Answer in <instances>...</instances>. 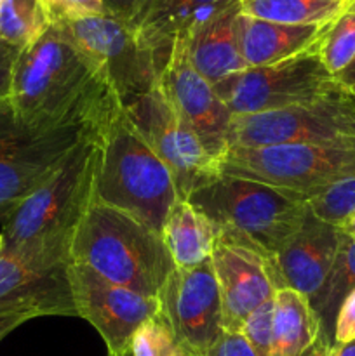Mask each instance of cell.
<instances>
[{"mask_svg": "<svg viewBox=\"0 0 355 356\" xmlns=\"http://www.w3.org/2000/svg\"><path fill=\"white\" fill-rule=\"evenodd\" d=\"M115 97L101 70L59 24L23 49L14 65L9 104L30 127L96 117Z\"/></svg>", "mask_w": 355, "mask_h": 356, "instance_id": "6da1fadb", "label": "cell"}, {"mask_svg": "<svg viewBox=\"0 0 355 356\" xmlns=\"http://www.w3.org/2000/svg\"><path fill=\"white\" fill-rule=\"evenodd\" d=\"M97 146L94 198L145 222L157 233L162 232L171 207L180 198L176 181L134 127L118 97L101 118Z\"/></svg>", "mask_w": 355, "mask_h": 356, "instance_id": "7a4b0ae2", "label": "cell"}, {"mask_svg": "<svg viewBox=\"0 0 355 356\" xmlns=\"http://www.w3.org/2000/svg\"><path fill=\"white\" fill-rule=\"evenodd\" d=\"M72 261L145 298L176 270L160 233L96 198L73 233Z\"/></svg>", "mask_w": 355, "mask_h": 356, "instance_id": "3957f363", "label": "cell"}, {"mask_svg": "<svg viewBox=\"0 0 355 356\" xmlns=\"http://www.w3.org/2000/svg\"><path fill=\"white\" fill-rule=\"evenodd\" d=\"M219 233L275 257L301 228L306 200L270 184L219 174L187 198Z\"/></svg>", "mask_w": 355, "mask_h": 356, "instance_id": "277c9868", "label": "cell"}, {"mask_svg": "<svg viewBox=\"0 0 355 356\" xmlns=\"http://www.w3.org/2000/svg\"><path fill=\"white\" fill-rule=\"evenodd\" d=\"M97 127L70 153L63 165L44 184L3 219L2 249L75 232L94 200L100 160Z\"/></svg>", "mask_w": 355, "mask_h": 356, "instance_id": "5b68a950", "label": "cell"}, {"mask_svg": "<svg viewBox=\"0 0 355 356\" xmlns=\"http://www.w3.org/2000/svg\"><path fill=\"white\" fill-rule=\"evenodd\" d=\"M106 110L54 127H30L14 115L9 101L0 108V221L63 165Z\"/></svg>", "mask_w": 355, "mask_h": 356, "instance_id": "8992f818", "label": "cell"}, {"mask_svg": "<svg viewBox=\"0 0 355 356\" xmlns=\"http://www.w3.org/2000/svg\"><path fill=\"white\" fill-rule=\"evenodd\" d=\"M73 233L0 250V315L77 316L70 285Z\"/></svg>", "mask_w": 355, "mask_h": 356, "instance_id": "52a82bcc", "label": "cell"}, {"mask_svg": "<svg viewBox=\"0 0 355 356\" xmlns=\"http://www.w3.org/2000/svg\"><path fill=\"white\" fill-rule=\"evenodd\" d=\"M219 172L270 184L308 200L331 184L355 177V139L228 148L219 162Z\"/></svg>", "mask_w": 355, "mask_h": 356, "instance_id": "ba28073f", "label": "cell"}, {"mask_svg": "<svg viewBox=\"0 0 355 356\" xmlns=\"http://www.w3.org/2000/svg\"><path fill=\"white\" fill-rule=\"evenodd\" d=\"M355 139V97L338 87L308 103L278 111L233 115L228 148L313 145Z\"/></svg>", "mask_w": 355, "mask_h": 356, "instance_id": "9c48e42d", "label": "cell"}, {"mask_svg": "<svg viewBox=\"0 0 355 356\" xmlns=\"http://www.w3.org/2000/svg\"><path fill=\"white\" fill-rule=\"evenodd\" d=\"M338 87L315 49L287 61L237 72L214 89L232 115H256L308 103Z\"/></svg>", "mask_w": 355, "mask_h": 356, "instance_id": "30bf717a", "label": "cell"}, {"mask_svg": "<svg viewBox=\"0 0 355 356\" xmlns=\"http://www.w3.org/2000/svg\"><path fill=\"white\" fill-rule=\"evenodd\" d=\"M54 24L93 59L122 103L159 86L162 66L129 23L103 14Z\"/></svg>", "mask_w": 355, "mask_h": 356, "instance_id": "8fae6325", "label": "cell"}, {"mask_svg": "<svg viewBox=\"0 0 355 356\" xmlns=\"http://www.w3.org/2000/svg\"><path fill=\"white\" fill-rule=\"evenodd\" d=\"M129 118L173 172L180 198L219 176L218 160L205 152L195 132L178 117L159 86L124 103Z\"/></svg>", "mask_w": 355, "mask_h": 356, "instance_id": "7c38bea8", "label": "cell"}, {"mask_svg": "<svg viewBox=\"0 0 355 356\" xmlns=\"http://www.w3.org/2000/svg\"><path fill=\"white\" fill-rule=\"evenodd\" d=\"M70 285L77 316L97 330L110 356L127 355L136 330L159 313L157 298L113 284L86 264H70Z\"/></svg>", "mask_w": 355, "mask_h": 356, "instance_id": "4fadbf2b", "label": "cell"}, {"mask_svg": "<svg viewBox=\"0 0 355 356\" xmlns=\"http://www.w3.org/2000/svg\"><path fill=\"white\" fill-rule=\"evenodd\" d=\"M211 266L218 284L225 332H240L247 316L274 299L278 289H284L275 257L225 233L216 235Z\"/></svg>", "mask_w": 355, "mask_h": 356, "instance_id": "5bb4252c", "label": "cell"}, {"mask_svg": "<svg viewBox=\"0 0 355 356\" xmlns=\"http://www.w3.org/2000/svg\"><path fill=\"white\" fill-rule=\"evenodd\" d=\"M159 89L178 117L200 139L205 152L218 163L221 162L228 149L233 115L218 96L214 86L191 65L183 37L176 38L166 65L160 70Z\"/></svg>", "mask_w": 355, "mask_h": 356, "instance_id": "9a60e30c", "label": "cell"}, {"mask_svg": "<svg viewBox=\"0 0 355 356\" xmlns=\"http://www.w3.org/2000/svg\"><path fill=\"white\" fill-rule=\"evenodd\" d=\"M159 315L190 355L202 356L223 330L221 301L211 261L176 268L157 294Z\"/></svg>", "mask_w": 355, "mask_h": 356, "instance_id": "2e32d148", "label": "cell"}, {"mask_svg": "<svg viewBox=\"0 0 355 356\" xmlns=\"http://www.w3.org/2000/svg\"><path fill=\"white\" fill-rule=\"evenodd\" d=\"M340 240L338 226L327 225L310 211L306 212L301 228L275 256L282 287L292 289L312 301L333 270Z\"/></svg>", "mask_w": 355, "mask_h": 356, "instance_id": "e0dca14e", "label": "cell"}, {"mask_svg": "<svg viewBox=\"0 0 355 356\" xmlns=\"http://www.w3.org/2000/svg\"><path fill=\"white\" fill-rule=\"evenodd\" d=\"M235 2L239 0H146L131 26L139 40L155 52L164 68L176 38Z\"/></svg>", "mask_w": 355, "mask_h": 356, "instance_id": "ac0fdd59", "label": "cell"}, {"mask_svg": "<svg viewBox=\"0 0 355 356\" xmlns=\"http://www.w3.org/2000/svg\"><path fill=\"white\" fill-rule=\"evenodd\" d=\"M331 24V23H329ZM329 24H281L239 14L237 37L247 68L275 63L315 51Z\"/></svg>", "mask_w": 355, "mask_h": 356, "instance_id": "d6986e66", "label": "cell"}, {"mask_svg": "<svg viewBox=\"0 0 355 356\" xmlns=\"http://www.w3.org/2000/svg\"><path fill=\"white\" fill-rule=\"evenodd\" d=\"M239 14V2H235L183 35L191 65L212 86L247 68L237 37Z\"/></svg>", "mask_w": 355, "mask_h": 356, "instance_id": "ffe728a7", "label": "cell"}, {"mask_svg": "<svg viewBox=\"0 0 355 356\" xmlns=\"http://www.w3.org/2000/svg\"><path fill=\"white\" fill-rule=\"evenodd\" d=\"M274 305L270 356H329L333 341L305 296L292 289H278Z\"/></svg>", "mask_w": 355, "mask_h": 356, "instance_id": "44dd1931", "label": "cell"}, {"mask_svg": "<svg viewBox=\"0 0 355 356\" xmlns=\"http://www.w3.org/2000/svg\"><path fill=\"white\" fill-rule=\"evenodd\" d=\"M160 235L174 266L195 268L211 261L218 229L190 200L178 198L164 221Z\"/></svg>", "mask_w": 355, "mask_h": 356, "instance_id": "7402d4cb", "label": "cell"}, {"mask_svg": "<svg viewBox=\"0 0 355 356\" xmlns=\"http://www.w3.org/2000/svg\"><path fill=\"white\" fill-rule=\"evenodd\" d=\"M352 0H239L240 14L281 24H329Z\"/></svg>", "mask_w": 355, "mask_h": 356, "instance_id": "603a6c76", "label": "cell"}, {"mask_svg": "<svg viewBox=\"0 0 355 356\" xmlns=\"http://www.w3.org/2000/svg\"><path fill=\"white\" fill-rule=\"evenodd\" d=\"M341 233V232H340ZM355 289V242L341 235L340 249L334 259L333 270L319 294L310 301L313 312L322 323L324 332L331 341L334 336V322L338 309L348 294Z\"/></svg>", "mask_w": 355, "mask_h": 356, "instance_id": "cb8c5ba5", "label": "cell"}, {"mask_svg": "<svg viewBox=\"0 0 355 356\" xmlns=\"http://www.w3.org/2000/svg\"><path fill=\"white\" fill-rule=\"evenodd\" d=\"M51 26L44 0H2L0 42L26 49Z\"/></svg>", "mask_w": 355, "mask_h": 356, "instance_id": "d4e9b609", "label": "cell"}, {"mask_svg": "<svg viewBox=\"0 0 355 356\" xmlns=\"http://www.w3.org/2000/svg\"><path fill=\"white\" fill-rule=\"evenodd\" d=\"M324 68L338 76L355 59V13L345 10L329 24L317 47Z\"/></svg>", "mask_w": 355, "mask_h": 356, "instance_id": "484cf974", "label": "cell"}, {"mask_svg": "<svg viewBox=\"0 0 355 356\" xmlns=\"http://www.w3.org/2000/svg\"><path fill=\"white\" fill-rule=\"evenodd\" d=\"M308 211L320 221L341 226L352 214H355V177L331 184L326 190L306 200Z\"/></svg>", "mask_w": 355, "mask_h": 356, "instance_id": "4316f807", "label": "cell"}, {"mask_svg": "<svg viewBox=\"0 0 355 356\" xmlns=\"http://www.w3.org/2000/svg\"><path fill=\"white\" fill-rule=\"evenodd\" d=\"M125 356H190L176 339L166 320L157 313L132 336Z\"/></svg>", "mask_w": 355, "mask_h": 356, "instance_id": "83f0119b", "label": "cell"}, {"mask_svg": "<svg viewBox=\"0 0 355 356\" xmlns=\"http://www.w3.org/2000/svg\"><path fill=\"white\" fill-rule=\"evenodd\" d=\"M274 299L258 306L240 327V334L258 356H270L274 336Z\"/></svg>", "mask_w": 355, "mask_h": 356, "instance_id": "f1b7e54d", "label": "cell"}, {"mask_svg": "<svg viewBox=\"0 0 355 356\" xmlns=\"http://www.w3.org/2000/svg\"><path fill=\"white\" fill-rule=\"evenodd\" d=\"M44 6L51 24L108 14L103 0H44Z\"/></svg>", "mask_w": 355, "mask_h": 356, "instance_id": "f546056e", "label": "cell"}, {"mask_svg": "<svg viewBox=\"0 0 355 356\" xmlns=\"http://www.w3.org/2000/svg\"><path fill=\"white\" fill-rule=\"evenodd\" d=\"M355 339V289L345 298L334 322L333 344H343Z\"/></svg>", "mask_w": 355, "mask_h": 356, "instance_id": "4dcf8cb0", "label": "cell"}, {"mask_svg": "<svg viewBox=\"0 0 355 356\" xmlns=\"http://www.w3.org/2000/svg\"><path fill=\"white\" fill-rule=\"evenodd\" d=\"M202 356H258L240 332H223Z\"/></svg>", "mask_w": 355, "mask_h": 356, "instance_id": "1f68e13d", "label": "cell"}, {"mask_svg": "<svg viewBox=\"0 0 355 356\" xmlns=\"http://www.w3.org/2000/svg\"><path fill=\"white\" fill-rule=\"evenodd\" d=\"M19 52L21 49L0 42V108L9 101L14 65H16Z\"/></svg>", "mask_w": 355, "mask_h": 356, "instance_id": "d6a6232c", "label": "cell"}, {"mask_svg": "<svg viewBox=\"0 0 355 356\" xmlns=\"http://www.w3.org/2000/svg\"><path fill=\"white\" fill-rule=\"evenodd\" d=\"M103 2L104 7H106V13L110 16L131 24L136 14L145 6L146 0H103Z\"/></svg>", "mask_w": 355, "mask_h": 356, "instance_id": "836d02e7", "label": "cell"}, {"mask_svg": "<svg viewBox=\"0 0 355 356\" xmlns=\"http://www.w3.org/2000/svg\"><path fill=\"white\" fill-rule=\"evenodd\" d=\"M28 320L31 318L26 315H0V343H2L13 330H16L17 327L23 325Z\"/></svg>", "mask_w": 355, "mask_h": 356, "instance_id": "e575fe53", "label": "cell"}, {"mask_svg": "<svg viewBox=\"0 0 355 356\" xmlns=\"http://www.w3.org/2000/svg\"><path fill=\"white\" fill-rule=\"evenodd\" d=\"M334 80L340 83V87H343L347 92H350L352 96L355 97V59L345 72H341L340 75L334 76Z\"/></svg>", "mask_w": 355, "mask_h": 356, "instance_id": "d590c367", "label": "cell"}, {"mask_svg": "<svg viewBox=\"0 0 355 356\" xmlns=\"http://www.w3.org/2000/svg\"><path fill=\"white\" fill-rule=\"evenodd\" d=\"M329 356H355V339L343 344H333Z\"/></svg>", "mask_w": 355, "mask_h": 356, "instance_id": "8d00e7d4", "label": "cell"}, {"mask_svg": "<svg viewBox=\"0 0 355 356\" xmlns=\"http://www.w3.org/2000/svg\"><path fill=\"white\" fill-rule=\"evenodd\" d=\"M341 232V235L345 236V238L352 240V242H355V214H352L350 218L347 219V221L343 222L341 226H338Z\"/></svg>", "mask_w": 355, "mask_h": 356, "instance_id": "74e56055", "label": "cell"}, {"mask_svg": "<svg viewBox=\"0 0 355 356\" xmlns=\"http://www.w3.org/2000/svg\"><path fill=\"white\" fill-rule=\"evenodd\" d=\"M348 10H354V13H355V0H352L350 6H348Z\"/></svg>", "mask_w": 355, "mask_h": 356, "instance_id": "f35d334b", "label": "cell"}, {"mask_svg": "<svg viewBox=\"0 0 355 356\" xmlns=\"http://www.w3.org/2000/svg\"><path fill=\"white\" fill-rule=\"evenodd\" d=\"M3 247V238H2V233H0V250H2Z\"/></svg>", "mask_w": 355, "mask_h": 356, "instance_id": "ab89813d", "label": "cell"}, {"mask_svg": "<svg viewBox=\"0 0 355 356\" xmlns=\"http://www.w3.org/2000/svg\"><path fill=\"white\" fill-rule=\"evenodd\" d=\"M0 7H2V0H0Z\"/></svg>", "mask_w": 355, "mask_h": 356, "instance_id": "60d3db41", "label": "cell"}, {"mask_svg": "<svg viewBox=\"0 0 355 356\" xmlns=\"http://www.w3.org/2000/svg\"><path fill=\"white\" fill-rule=\"evenodd\" d=\"M190 356H197V355H190Z\"/></svg>", "mask_w": 355, "mask_h": 356, "instance_id": "b9f144b4", "label": "cell"}]
</instances>
